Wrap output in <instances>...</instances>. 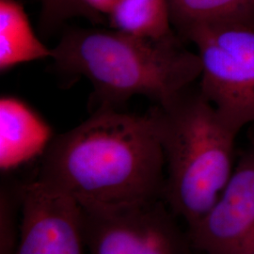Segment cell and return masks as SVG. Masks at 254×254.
I'll return each instance as SVG.
<instances>
[{"instance_id": "cell-11", "label": "cell", "mask_w": 254, "mask_h": 254, "mask_svg": "<svg viewBox=\"0 0 254 254\" xmlns=\"http://www.w3.org/2000/svg\"><path fill=\"white\" fill-rule=\"evenodd\" d=\"M168 4L173 28L179 37L199 25L254 27V0H168Z\"/></svg>"}, {"instance_id": "cell-8", "label": "cell", "mask_w": 254, "mask_h": 254, "mask_svg": "<svg viewBox=\"0 0 254 254\" xmlns=\"http://www.w3.org/2000/svg\"><path fill=\"white\" fill-rule=\"evenodd\" d=\"M54 136L50 127L23 101L0 100V168L9 172L42 156Z\"/></svg>"}, {"instance_id": "cell-10", "label": "cell", "mask_w": 254, "mask_h": 254, "mask_svg": "<svg viewBox=\"0 0 254 254\" xmlns=\"http://www.w3.org/2000/svg\"><path fill=\"white\" fill-rule=\"evenodd\" d=\"M110 27L132 36L167 41L180 38L168 0H117L108 15Z\"/></svg>"}, {"instance_id": "cell-2", "label": "cell", "mask_w": 254, "mask_h": 254, "mask_svg": "<svg viewBox=\"0 0 254 254\" xmlns=\"http://www.w3.org/2000/svg\"><path fill=\"white\" fill-rule=\"evenodd\" d=\"M182 41L150 40L113 28L72 29L52 48L51 60L58 73L91 82L97 109H115L138 95L163 105L200 79V57Z\"/></svg>"}, {"instance_id": "cell-4", "label": "cell", "mask_w": 254, "mask_h": 254, "mask_svg": "<svg viewBox=\"0 0 254 254\" xmlns=\"http://www.w3.org/2000/svg\"><path fill=\"white\" fill-rule=\"evenodd\" d=\"M197 48L199 89L228 126L240 132L254 122V27L199 25L180 36Z\"/></svg>"}, {"instance_id": "cell-13", "label": "cell", "mask_w": 254, "mask_h": 254, "mask_svg": "<svg viewBox=\"0 0 254 254\" xmlns=\"http://www.w3.org/2000/svg\"><path fill=\"white\" fill-rule=\"evenodd\" d=\"M117 0H77L85 16L97 18L101 14L108 16Z\"/></svg>"}, {"instance_id": "cell-1", "label": "cell", "mask_w": 254, "mask_h": 254, "mask_svg": "<svg viewBox=\"0 0 254 254\" xmlns=\"http://www.w3.org/2000/svg\"><path fill=\"white\" fill-rule=\"evenodd\" d=\"M35 181L82 209L120 208L163 200L166 169L154 112L97 109L54 136Z\"/></svg>"}, {"instance_id": "cell-6", "label": "cell", "mask_w": 254, "mask_h": 254, "mask_svg": "<svg viewBox=\"0 0 254 254\" xmlns=\"http://www.w3.org/2000/svg\"><path fill=\"white\" fill-rule=\"evenodd\" d=\"M200 254H254V149L244 152L218 200L188 228Z\"/></svg>"}, {"instance_id": "cell-3", "label": "cell", "mask_w": 254, "mask_h": 254, "mask_svg": "<svg viewBox=\"0 0 254 254\" xmlns=\"http://www.w3.org/2000/svg\"><path fill=\"white\" fill-rule=\"evenodd\" d=\"M151 109L165 157L163 200L191 227L226 188L236 166L239 132L220 118L194 85Z\"/></svg>"}, {"instance_id": "cell-7", "label": "cell", "mask_w": 254, "mask_h": 254, "mask_svg": "<svg viewBox=\"0 0 254 254\" xmlns=\"http://www.w3.org/2000/svg\"><path fill=\"white\" fill-rule=\"evenodd\" d=\"M22 210L13 254H84L79 205L33 180L16 188Z\"/></svg>"}, {"instance_id": "cell-12", "label": "cell", "mask_w": 254, "mask_h": 254, "mask_svg": "<svg viewBox=\"0 0 254 254\" xmlns=\"http://www.w3.org/2000/svg\"><path fill=\"white\" fill-rule=\"evenodd\" d=\"M85 13L77 0H42L41 27L46 33H51L64 21Z\"/></svg>"}, {"instance_id": "cell-5", "label": "cell", "mask_w": 254, "mask_h": 254, "mask_svg": "<svg viewBox=\"0 0 254 254\" xmlns=\"http://www.w3.org/2000/svg\"><path fill=\"white\" fill-rule=\"evenodd\" d=\"M80 207V206H79ZM90 254H194L188 232L164 200L120 208L82 209Z\"/></svg>"}, {"instance_id": "cell-9", "label": "cell", "mask_w": 254, "mask_h": 254, "mask_svg": "<svg viewBox=\"0 0 254 254\" xmlns=\"http://www.w3.org/2000/svg\"><path fill=\"white\" fill-rule=\"evenodd\" d=\"M52 48L38 38L17 0H0V70L51 59Z\"/></svg>"}]
</instances>
